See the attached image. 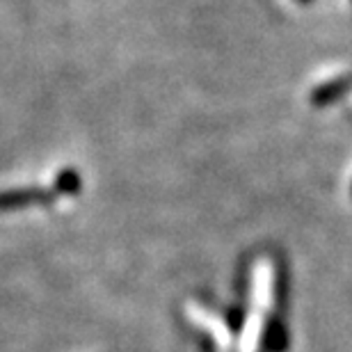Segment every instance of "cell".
I'll return each mask as SVG.
<instances>
[{"label":"cell","mask_w":352,"mask_h":352,"mask_svg":"<svg viewBox=\"0 0 352 352\" xmlns=\"http://www.w3.org/2000/svg\"><path fill=\"white\" fill-rule=\"evenodd\" d=\"M291 346V332H288L284 318L279 314H270L265 318L261 332V348L263 352H286Z\"/></svg>","instance_id":"obj_3"},{"label":"cell","mask_w":352,"mask_h":352,"mask_svg":"<svg viewBox=\"0 0 352 352\" xmlns=\"http://www.w3.org/2000/svg\"><path fill=\"white\" fill-rule=\"evenodd\" d=\"M350 195H352V188H350Z\"/></svg>","instance_id":"obj_6"},{"label":"cell","mask_w":352,"mask_h":352,"mask_svg":"<svg viewBox=\"0 0 352 352\" xmlns=\"http://www.w3.org/2000/svg\"><path fill=\"white\" fill-rule=\"evenodd\" d=\"M298 3H300V5H311L314 0H298Z\"/></svg>","instance_id":"obj_5"},{"label":"cell","mask_w":352,"mask_h":352,"mask_svg":"<svg viewBox=\"0 0 352 352\" xmlns=\"http://www.w3.org/2000/svg\"><path fill=\"white\" fill-rule=\"evenodd\" d=\"M82 190V176L76 167H62L53 179V192L58 197H76Z\"/></svg>","instance_id":"obj_4"},{"label":"cell","mask_w":352,"mask_h":352,"mask_svg":"<svg viewBox=\"0 0 352 352\" xmlns=\"http://www.w3.org/2000/svg\"><path fill=\"white\" fill-rule=\"evenodd\" d=\"M53 190H46L41 186H30V188H7L0 190V210H21L28 206H51L55 204Z\"/></svg>","instance_id":"obj_1"},{"label":"cell","mask_w":352,"mask_h":352,"mask_svg":"<svg viewBox=\"0 0 352 352\" xmlns=\"http://www.w3.org/2000/svg\"><path fill=\"white\" fill-rule=\"evenodd\" d=\"M350 89H352V74H343V76H336L332 80L320 82V85L311 91L309 101H311L314 108H325V105H332L339 101V98H343Z\"/></svg>","instance_id":"obj_2"}]
</instances>
